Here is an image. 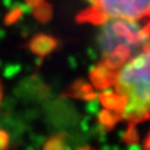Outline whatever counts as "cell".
Here are the masks:
<instances>
[{
	"mask_svg": "<svg viewBox=\"0 0 150 150\" xmlns=\"http://www.w3.org/2000/svg\"><path fill=\"white\" fill-rule=\"evenodd\" d=\"M99 99L105 108L100 116L103 125L126 120L130 130L150 118V41L120 67Z\"/></svg>",
	"mask_w": 150,
	"mask_h": 150,
	"instance_id": "1",
	"label": "cell"
},
{
	"mask_svg": "<svg viewBox=\"0 0 150 150\" xmlns=\"http://www.w3.org/2000/svg\"><path fill=\"white\" fill-rule=\"evenodd\" d=\"M99 26L97 45L101 61L91 70L90 79L97 89H107L120 67L150 41V22L110 18Z\"/></svg>",
	"mask_w": 150,
	"mask_h": 150,
	"instance_id": "2",
	"label": "cell"
},
{
	"mask_svg": "<svg viewBox=\"0 0 150 150\" xmlns=\"http://www.w3.org/2000/svg\"><path fill=\"white\" fill-rule=\"evenodd\" d=\"M89 7L77 16V21L99 26L110 18L150 22V0H87Z\"/></svg>",
	"mask_w": 150,
	"mask_h": 150,
	"instance_id": "3",
	"label": "cell"
},
{
	"mask_svg": "<svg viewBox=\"0 0 150 150\" xmlns=\"http://www.w3.org/2000/svg\"><path fill=\"white\" fill-rule=\"evenodd\" d=\"M58 46V40L48 35H37L29 42V49L32 54L43 58L45 56L52 52Z\"/></svg>",
	"mask_w": 150,
	"mask_h": 150,
	"instance_id": "4",
	"label": "cell"
},
{
	"mask_svg": "<svg viewBox=\"0 0 150 150\" xmlns=\"http://www.w3.org/2000/svg\"><path fill=\"white\" fill-rule=\"evenodd\" d=\"M33 16L37 19L38 21L40 22H47L50 20L51 15H52V9L51 6L47 4V2H41L40 5H38L37 7H35L33 9Z\"/></svg>",
	"mask_w": 150,
	"mask_h": 150,
	"instance_id": "5",
	"label": "cell"
},
{
	"mask_svg": "<svg viewBox=\"0 0 150 150\" xmlns=\"http://www.w3.org/2000/svg\"><path fill=\"white\" fill-rule=\"evenodd\" d=\"M66 134H57L51 137L50 139L46 141V144L43 145V149L45 150H61L67 149L68 146L66 145Z\"/></svg>",
	"mask_w": 150,
	"mask_h": 150,
	"instance_id": "6",
	"label": "cell"
},
{
	"mask_svg": "<svg viewBox=\"0 0 150 150\" xmlns=\"http://www.w3.org/2000/svg\"><path fill=\"white\" fill-rule=\"evenodd\" d=\"M9 12L5 16V19H4V23L6 26H12L15 25L16 22H18L21 17L23 16V12H22L21 8L19 7V4L16 2V4H12L10 8Z\"/></svg>",
	"mask_w": 150,
	"mask_h": 150,
	"instance_id": "7",
	"label": "cell"
},
{
	"mask_svg": "<svg viewBox=\"0 0 150 150\" xmlns=\"http://www.w3.org/2000/svg\"><path fill=\"white\" fill-rule=\"evenodd\" d=\"M21 66L20 64H8L4 70V76L6 78H12L20 71Z\"/></svg>",
	"mask_w": 150,
	"mask_h": 150,
	"instance_id": "8",
	"label": "cell"
},
{
	"mask_svg": "<svg viewBox=\"0 0 150 150\" xmlns=\"http://www.w3.org/2000/svg\"><path fill=\"white\" fill-rule=\"evenodd\" d=\"M9 146V136L8 134L0 129V150H5Z\"/></svg>",
	"mask_w": 150,
	"mask_h": 150,
	"instance_id": "9",
	"label": "cell"
},
{
	"mask_svg": "<svg viewBox=\"0 0 150 150\" xmlns=\"http://www.w3.org/2000/svg\"><path fill=\"white\" fill-rule=\"evenodd\" d=\"M42 1L43 0H26V5H27L29 8H31V10H32L35 7H37L38 5H40Z\"/></svg>",
	"mask_w": 150,
	"mask_h": 150,
	"instance_id": "10",
	"label": "cell"
},
{
	"mask_svg": "<svg viewBox=\"0 0 150 150\" xmlns=\"http://www.w3.org/2000/svg\"><path fill=\"white\" fill-rule=\"evenodd\" d=\"M144 148L150 149V131H149V134H147V137H146L145 142H144Z\"/></svg>",
	"mask_w": 150,
	"mask_h": 150,
	"instance_id": "11",
	"label": "cell"
},
{
	"mask_svg": "<svg viewBox=\"0 0 150 150\" xmlns=\"http://www.w3.org/2000/svg\"><path fill=\"white\" fill-rule=\"evenodd\" d=\"M2 4L7 8H10L11 6H12V4H13V1L12 0H2Z\"/></svg>",
	"mask_w": 150,
	"mask_h": 150,
	"instance_id": "12",
	"label": "cell"
},
{
	"mask_svg": "<svg viewBox=\"0 0 150 150\" xmlns=\"http://www.w3.org/2000/svg\"><path fill=\"white\" fill-rule=\"evenodd\" d=\"M6 36V32L5 30H2V29H0V39H2V38Z\"/></svg>",
	"mask_w": 150,
	"mask_h": 150,
	"instance_id": "13",
	"label": "cell"
},
{
	"mask_svg": "<svg viewBox=\"0 0 150 150\" xmlns=\"http://www.w3.org/2000/svg\"><path fill=\"white\" fill-rule=\"evenodd\" d=\"M0 100H1V85H0Z\"/></svg>",
	"mask_w": 150,
	"mask_h": 150,
	"instance_id": "14",
	"label": "cell"
}]
</instances>
